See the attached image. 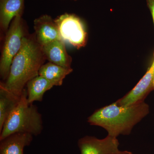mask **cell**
I'll list each match as a JSON object with an SVG mask.
<instances>
[{
    "label": "cell",
    "instance_id": "cell-16",
    "mask_svg": "<svg viewBox=\"0 0 154 154\" xmlns=\"http://www.w3.org/2000/svg\"><path fill=\"white\" fill-rule=\"evenodd\" d=\"M114 154H133L131 152L127 151H121L119 150L116 153Z\"/></svg>",
    "mask_w": 154,
    "mask_h": 154
},
{
    "label": "cell",
    "instance_id": "cell-5",
    "mask_svg": "<svg viewBox=\"0 0 154 154\" xmlns=\"http://www.w3.org/2000/svg\"><path fill=\"white\" fill-rule=\"evenodd\" d=\"M62 39L78 49L86 45L87 33L81 19L74 14H65L54 20Z\"/></svg>",
    "mask_w": 154,
    "mask_h": 154
},
{
    "label": "cell",
    "instance_id": "cell-6",
    "mask_svg": "<svg viewBox=\"0 0 154 154\" xmlns=\"http://www.w3.org/2000/svg\"><path fill=\"white\" fill-rule=\"evenodd\" d=\"M81 154H114L119 151L117 138L108 135L102 139L86 136L78 142Z\"/></svg>",
    "mask_w": 154,
    "mask_h": 154
},
{
    "label": "cell",
    "instance_id": "cell-3",
    "mask_svg": "<svg viewBox=\"0 0 154 154\" xmlns=\"http://www.w3.org/2000/svg\"><path fill=\"white\" fill-rule=\"evenodd\" d=\"M43 129L41 114L36 105L28 103L25 88L18 105L9 116L0 131V140L16 133H26L36 136Z\"/></svg>",
    "mask_w": 154,
    "mask_h": 154
},
{
    "label": "cell",
    "instance_id": "cell-7",
    "mask_svg": "<svg viewBox=\"0 0 154 154\" xmlns=\"http://www.w3.org/2000/svg\"><path fill=\"white\" fill-rule=\"evenodd\" d=\"M154 90V59L151 66L137 85L121 99L116 101L119 105L128 106L143 102L147 96Z\"/></svg>",
    "mask_w": 154,
    "mask_h": 154
},
{
    "label": "cell",
    "instance_id": "cell-10",
    "mask_svg": "<svg viewBox=\"0 0 154 154\" xmlns=\"http://www.w3.org/2000/svg\"><path fill=\"white\" fill-rule=\"evenodd\" d=\"M42 47L45 57L50 62L66 68H71L72 57L67 52L63 40H55Z\"/></svg>",
    "mask_w": 154,
    "mask_h": 154
},
{
    "label": "cell",
    "instance_id": "cell-2",
    "mask_svg": "<svg viewBox=\"0 0 154 154\" xmlns=\"http://www.w3.org/2000/svg\"><path fill=\"white\" fill-rule=\"evenodd\" d=\"M149 112V107L145 101L128 106H120L115 102L96 110L88 122L104 128L108 135L117 138L120 135H129Z\"/></svg>",
    "mask_w": 154,
    "mask_h": 154
},
{
    "label": "cell",
    "instance_id": "cell-13",
    "mask_svg": "<svg viewBox=\"0 0 154 154\" xmlns=\"http://www.w3.org/2000/svg\"><path fill=\"white\" fill-rule=\"evenodd\" d=\"M72 71V68H66L49 62L42 66L38 75L47 79L54 86H60L66 77Z\"/></svg>",
    "mask_w": 154,
    "mask_h": 154
},
{
    "label": "cell",
    "instance_id": "cell-8",
    "mask_svg": "<svg viewBox=\"0 0 154 154\" xmlns=\"http://www.w3.org/2000/svg\"><path fill=\"white\" fill-rule=\"evenodd\" d=\"M33 23L36 40L42 46L55 40H62L57 25L49 15H42L35 19Z\"/></svg>",
    "mask_w": 154,
    "mask_h": 154
},
{
    "label": "cell",
    "instance_id": "cell-15",
    "mask_svg": "<svg viewBox=\"0 0 154 154\" xmlns=\"http://www.w3.org/2000/svg\"><path fill=\"white\" fill-rule=\"evenodd\" d=\"M146 2L151 13L154 23V0H146Z\"/></svg>",
    "mask_w": 154,
    "mask_h": 154
},
{
    "label": "cell",
    "instance_id": "cell-18",
    "mask_svg": "<svg viewBox=\"0 0 154 154\" xmlns=\"http://www.w3.org/2000/svg\"></svg>",
    "mask_w": 154,
    "mask_h": 154
},
{
    "label": "cell",
    "instance_id": "cell-1",
    "mask_svg": "<svg viewBox=\"0 0 154 154\" xmlns=\"http://www.w3.org/2000/svg\"><path fill=\"white\" fill-rule=\"evenodd\" d=\"M46 59L42 46L35 34H27L21 49L12 61L8 76L1 83L9 91L20 98L27 83L38 75Z\"/></svg>",
    "mask_w": 154,
    "mask_h": 154
},
{
    "label": "cell",
    "instance_id": "cell-9",
    "mask_svg": "<svg viewBox=\"0 0 154 154\" xmlns=\"http://www.w3.org/2000/svg\"><path fill=\"white\" fill-rule=\"evenodd\" d=\"M33 135L26 133H16L0 140V154H24L25 147L33 140Z\"/></svg>",
    "mask_w": 154,
    "mask_h": 154
},
{
    "label": "cell",
    "instance_id": "cell-11",
    "mask_svg": "<svg viewBox=\"0 0 154 154\" xmlns=\"http://www.w3.org/2000/svg\"><path fill=\"white\" fill-rule=\"evenodd\" d=\"M25 0H0V26L6 32L15 17L22 16Z\"/></svg>",
    "mask_w": 154,
    "mask_h": 154
},
{
    "label": "cell",
    "instance_id": "cell-12",
    "mask_svg": "<svg viewBox=\"0 0 154 154\" xmlns=\"http://www.w3.org/2000/svg\"><path fill=\"white\" fill-rule=\"evenodd\" d=\"M26 87L28 103L33 104L36 101L42 102L45 93L54 86L47 79L38 75L29 81Z\"/></svg>",
    "mask_w": 154,
    "mask_h": 154
},
{
    "label": "cell",
    "instance_id": "cell-14",
    "mask_svg": "<svg viewBox=\"0 0 154 154\" xmlns=\"http://www.w3.org/2000/svg\"><path fill=\"white\" fill-rule=\"evenodd\" d=\"M20 99L0 84V131L9 116L18 105Z\"/></svg>",
    "mask_w": 154,
    "mask_h": 154
},
{
    "label": "cell",
    "instance_id": "cell-17",
    "mask_svg": "<svg viewBox=\"0 0 154 154\" xmlns=\"http://www.w3.org/2000/svg\"><path fill=\"white\" fill-rule=\"evenodd\" d=\"M73 1H77V0H73Z\"/></svg>",
    "mask_w": 154,
    "mask_h": 154
},
{
    "label": "cell",
    "instance_id": "cell-4",
    "mask_svg": "<svg viewBox=\"0 0 154 154\" xmlns=\"http://www.w3.org/2000/svg\"><path fill=\"white\" fill-rule=\"evenodd\" d=\"M26 34L22 16L15 17L6 32L1 54L0 76L3 81H5L8 76L11 63L21 49L23 38Z\"/></svg>",
    "mask_w": 154,
    "mask_h": 154
}]
</instances>
